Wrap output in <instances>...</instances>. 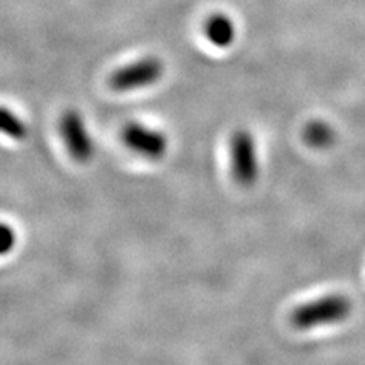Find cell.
Instances as JSON below:
<instances>
[{"mask_svg":"<svg viewBox=\"0 0 365 365\" xmlns=\"http://www.w3.org/2000/svg\"><path fill=\"white\" fill-rule=\"evenodd\" d=\"M204 34L216 48H228L233 44L236 37V28L235 23L230 17L225 14H213L204 23Z\"/></svg>","mask_w":365,"mask_h":365,"instance_id":"6","label":"cell"},{"mask_svg":"<svg viewBox=\"0 0 365 365\" xmlns=\"http://www.w3.org/2000/svg\"><path fill=\"white\" fill-rule=\"evenodd\" d=\"M122 140L131 151L150 160H160L168 153V137L165 133L131 122L122 130Z\"/></svg>","mask_w":365,"mask_h":365,"instance_id":"5","label":"cell"},{"mask_svg":"<svg viewBox=\"0 0 365 365\" xmlns=\"http://www.w3.org/2000/svg\"><path fill=\"white\" fill-rule=\"evenodd\" d=\"M60 133L68 154L78 163H87L93 157V140L88 134L81 114L67 110L60 120Z\"/></svg>","mask_w":365,"mask_h":365,"instance_id":"4","label":"cell"},{"mask_svg":"<svg viewBox=\"0 0 365 365\" xmlns=\"http://www.w3.org/2000/svg\"><path fill=\"white\" fill-rule=\"evenodd\" d=\"M0 239H2V255L5 256L16 245V232H14V228H11L8 224H4L2 225V236H0Z\"/></svg>","mask_w":365,"mask_h":365,"instance_id":"9","label":"cell"},{"mask_svg":"<svg viewBox=\"0 0 365 365\" xmlns=\"http://www.w3.org/2000/svg\"><path fill=\"white\" fill-rule=\"evenodd\" d=\"M165 66L155 56L137 60L118 68L110 78V86L116 91H133L150 87L163 76Z\"/></svg>","mask_w":365,"mask_h":365,"instance_id":"3","label":"cell"},{"mask_svg":"<svg viewBox=\"0 0 365 365\" xmlns=\"http://www.w3.org/2000/svg\"><path fill=\"white\" fill-rule=\"evenodd\" d=\"M0 127H2V131L8 137L14 140H21L26 137L25 123L21 122L17 114H14L6 107H4L2 113H0Z\"/></svg>","mask_w":365,"mask_h":365,"instance_id":"8","label":"cell"},{"mask_svg":"<svg viewBox=\"0 0 365 365\" xmlns=\"http://www.w3.org/2000/svg\"><path fill=\"white\" fill-rule=\"evenodd\" d=\"M334 139V130L330 128V125H327L323 120H314L311 123H307V127L304 128V140L307 142V145H311L312 148H318V150H323V148L332 145Z\"/></svg>","mask_w":365,"mask_h":365,"instance_id":"7","label":"cell"},{"mask_svg":"<svg viewBox=\"0 0 365 365\" xmlns=\"http://www.w3.org/2000/svg\"><path fill=\"white\" fill-rule=\"evenodd\" d=\"M351 312V302L342 294H329L295 307L291 323L299 330H311L344 322Z\"/></svg>","mask_w":365,"mask_h":365,"instance_id":"1","label":"cell"},{"mask_svg":"<svg viewBox=\"0 0 365 365\" xmlns=\"http://www.w3.org/2000/svg\"><path fill=\"white\" fill-rule=\"evenodd\" d=\"M230 158L237 185L255 186L259 178V158L255 137L248 130H236L230 137Z\"/></svg>","mask_w":365,"mask_h":365,"instance_id":"2","label":"cell"}]
</instances>
